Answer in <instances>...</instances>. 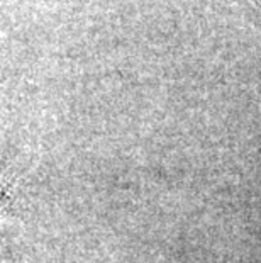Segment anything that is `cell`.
I'll list each match as a JSON object with an SVG mask.
<instances>
[{"instance_id": "obj_1", "label": "cell", "mask_w": 261, "mask_h": 263, "mask_svg": "<svg viewBox=\"0 0 261 263\" xmlns=\"http://www.w3.org/2000/svg\"><path fill=\"white\" fill-rule=\"evenodd\" d=\"M249 2H254V4H258V0H249Z\"/></svg>"}]
</instances>
